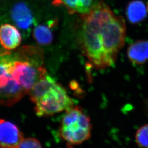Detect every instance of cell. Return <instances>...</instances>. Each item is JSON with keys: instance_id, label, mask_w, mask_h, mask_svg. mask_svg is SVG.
Returning a JSON list of instances; mask_svg holds the SVG:
<instances>
[{"instance_id": "1", "label": "cell", "mask_w": 148, "mask_h": 148, "mask_svg": "<svg viewBox=\"0 0 148 148\" xmlns=\"http://www.w3.org/2000/svg\"><path fill=\"white\" fill-rule=\"evenodd\" d=\"M82 16L81 38L85 56L96 68L113 66L124 44L126 28L124 18L116 15L102 1Z\"/></svg>"}, {"instance_id": "2", "label": "cell", "mask_w": 148, "mask_h": 148, "mask_svg": "<svg viewBox=\"0 0 148 148\" xmlns=\"http://www.w3.org/2000/svg\"><path fill=\"white\" fill-rule=\"evenodd\" d=\"M92 126L89 117L78 106L66 111L60 127L62 138L69 145L81 144L89 140Z\"/></svg>"}, {"instance_id": "3", "label": "cell", "mask_w": 148, "mask_h": 148, "mask_svg": "<svg viewBox=\"0 0 148 148\" xmlns=\"http://www.w3.org/2000/svg\"><path fill=\"white\" fill-rule=\"evenodd\" d=\"M33 103L36 115L47 117L71 108L74 101L62 86L55 83Z\"/></svg>"}, {"instance_id": "4", "label": "cell", "mask_w": 148, "mask_h": 148, "mask_svg": "<svg viewBox=\"0 0 148 148\" xmlns=\"http://www.w3.org/2000/svg\"><path fill=\"white\" fill-rule=\"evenodd\" d=\"M1 104L11 106L23 97L26 91L7 72L1 73Z\"/></svg>"}, {"instance_id": "5", "label": "cell", "mask_w": 148, "mask_h": 148, "mask_svg": "<svg viewBox=\"0 0 148 148\" xmlns=\"http://www.w3.org/2000/svg\"><path fill=\"white\" fill-rule=\"evenodd\" d=\"M18 127L5 119L0 121V144L1 148H17L24 140Z\"/></svg>"}, {"instance_id": "6", "label": "cell", "mask_w": 148, "mask_h": 148, "mask_svg": "<svg viewBox=\"0 0 148 148\" xmlns=\"http://www.w3.org/2000/svg\"><path fill=\"white\" fill-rule=\"evenodd\" d=\"M0 40L3 48L6 50H13L18 47L21 41L20 32L16 27L9 24L1 26Z\"/></svg>"}, {"instance_id": "7", "label": "cell", "mask_w": 148, "mask_h": 148, "mask_svg": "<svg viewBox=\"0 0 148 148\" xmlns=\"http://www.w3.org/2000/svg\"><path fill=\"white\" fill-rule=\"evenodd\" d=\"M12 18L17 26L22 30H28L33 23L31 11L23 3H18L13 7Z\"/></svg>"}, {"instance_id": "8", "label": "cell", "mask_w": 148, "mask_h": 148, "mask_svg": "<svg viewBox=\"0 0 148 148\" xmlns=\"http://www.w3.org/2000/svg\"><path fill=\"white\" fill-rule=\"evenodd\" d=\"M127 56L135 64L140 65L148 61V41L140 40L130 45L127 50Z\"/></svg>"}, {"instance_id": "9", "label": "cell", "mask_w": 148, "mask_h": 148, "mask_svg": "<svg viewBox=\"0 0 148 148\" xmlns=\"http://www.w3.org/2000/svg\"><path fill=\"white\" fill-rule=\"evenodd\" d=\"M92 1V0H54L53 4L64 6L70 13L83 15L89 12L93 6Z\"/></svg>"}, {"instance_id": "10", "label": "cell", "mask_w": 148, "mask_h": 148, "mask_svg": "<svg viewBox=\"0 0 148 148\" xmlns=\"http://www.w3.org/2000/svg\"><path fill=\"white\" fill-rule=\"evenodd\" d=\"M147 7L143 1L134 0L130 1L127 7L126 15L131 23L137 24L144 20L147 13Z\"/></svg>"}, {"instance_id": "11", "label": "cell", "mask_w": 148, "mask_h": 148, "mask_svg": "<svg viewBox=\"0 0 148 148\" xmlns=\"http://www.w3.org/2000/svg\"><path fill=\"white\" fill-rule=\"evenodd\" d=\"M55 83L56 81L54 78L47 72L43 74L28 92L31 101L34 102Z\"/></svg>"}, {"instance_id": "12", "label": "cell", "mask_w": 148, "mask_h": 148, "mask_svg": "<svg viewBox=\"0 0 148 148\" xmlns=\"http://www.w3.org/2000/svg\"><path fill=\"white\" fill-rule=\"evenodd\" d=\"M34 37L38 44L47 45L51 42L53 35L50 28L46 26L38 25L34 30Z\"/></svg>"}, {"instance_id": "13", "label": "cell", "mask_w": 148, "mask_h": 148, "mask_svg": "<svg viewBox=\"0 0 148 148\" xmlns=\"http://www.w3.org/2000/svg\"><path fill=\"white\" fill-rule=\"evenodd\" d=\"M135 140L140 148H148V124L141 126L135 134Z\"/></svg>"}, {"instance_id": "14", "label": "cell", "mask_w": 148, "mask_h": 148, "mask_svg": "<svg viewBox=\"0 0 148 148\" xmlns=\"http://www.w3.org/2000/svg\"><path fill=\"white\" fill-rule=\"evenodd\" d=\"M17 148H42L40 142L36 138H24Z\"/></svg>"}]
</instances>
